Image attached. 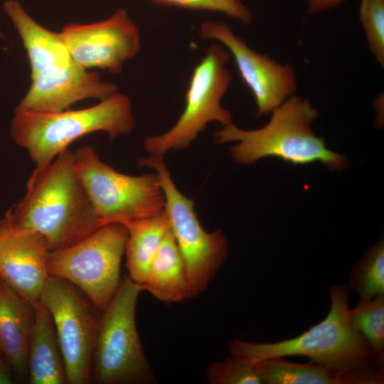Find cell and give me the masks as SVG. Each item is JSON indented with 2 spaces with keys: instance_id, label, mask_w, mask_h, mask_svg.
Returning <instances> with one entry per match:
<instances>
[{
  "instance_id": "cell-19",
  "label": "cell",
  "mask_w": 384,
  "mask_h": 384,
  "mask_svg": "<svg viewBox=\"0 0 384 384\" xmlns=\"http://www.w3.org/2000/svg\"><path fill=\"white\" fill-rule=\"evenodd\" d=\"M142 287L143 290L166 304L191 298L184 260L171 229L150 265Z\"/></svg>"
},
{
  "instance_id": "cell-4",
  "label": "cell",
  "mask_w": 384,
  "mask_h": 384,
  "mask_svg": "<svg viewBox=\"0 0 384 384\" xmlns=\"http://www.w3.org/2000/svg\"><path fill=\"white\" fill-rule=\"evenodd\" d=\"M134 125L129 98L117 92L94 106L81 110L14 112L10 134L14 142L27 151L35 164L28 180L31 181L78 139L103 132L113 140L121 134H129Z\"/></svg>"
},
{
  "instance_id": "cell-20",
  "label": "cell",
  "mask_w": 384,
  "mask_h": 384,
  "mask_svg": "<svg viewBox=\"0 0 384 384\" xmlns=\"http://www.w3.org/2000/svg\"><path fill=\"white\" fill-rule=\"evenodd\" d=\"M124 226L128 232L124 254L129 277L142 286L150 265L170 230L169 221L164 210Z\"/></svg>"
},
{
  "instance_id": "cell-9",
  "label": "cell",
  "mask_w": 384,
  "mask_h": 384,
  "mask_svg": "<svg viewBox=\"0 0 384 384\" xmlns=\"http://www.w3.org/2000/svg\"><path fill=\"white\" fill-rule=\"evenodd\" d=\"M138 164L154 170L165 197L170 229L184 260L190 297L203 292L228 257V241L220 230L208 233L201 226L193 201L174 183L164 156L139 158Z\"/></svg>"
},
{
  "instance_id": "cell-28",
  "label": "cell",
  "mask_w": 384,
  "mask_h": 384,
  "mask_svg": "<svg viewBox=\"0 0 384 384\" xmlns=\"http://www.w3.org/2000/svg\"><path fill=\"white\" fill-rule=\"evenodd\" d=\"M4 38V36L2 33V32L0 31V38Z\"/></svg>"
},
{
  "instance_id": "cell-12",
  "label": "cell",
  "mask_w": 384,
  "mask_h": 384,
  "mask_svg": "<svg viewBox=\"0 0 384 384\" xmlns=\"http://www.w3.org/2000/svg\"><path fill=\"white\" fill-rule=\"evenodd\" d=\"M61 34L71 58L86 68L119 73L141 50V36L124 8L97 22L65 25Z\"/></svg>"
},
{
  "instance_id": "cell-11",
  "label": "cell",
  "mask_w": 384,
  "mask_h": 384,
  "mask_svg": "<svg viewBox=\"0 0 384 384\" xmlns=\"http://www.w3.org/2000/svg\"><path fill=\"white\" fill-rule=\"evenodd\" d=\"M205 40L220 43L234 58L240 78L251 91L257 106V117L272 112L294 95L297 87L294 69L251 49L224 22L208 20L198 31Z\"/></svg>"
},
{
  "instance_id": "cell-14",
  "label": "cell",
  "mask_w": 384,
  "mask_h": 384,
  "mask_svg": "<svg viewBox=\"0 0 384 384\" xmlns=\"http://www.w3.org/2000/svg\"><path fill=\"white\" fill-rule=\"evenodd\" d=\"M118 92L117 86L102 80L74 60L48 69L31 78V86L14 112H57L87 99L105 100Z\"/></svg>"
},
{
  "instance_id": "cell-15",
  "label": "cell",
  "mask_w": 384,
  "mask_h": 384,
  "mask_svg": "<svg viewBox=\"0 0 384 384\" xmlns=\"http://www.w3.org/2000/svg\"><path fill=\"white\" fill-rule=\"evenodd\" d=\"M34 324L32 304L0 279V351L13 371L28 378V351Z\"/></svg>"
},
{
  "instance_id": "cell-21",
  "label": "cell",
  "mask_w": 384,
  "mask_h": 384,
  "mask_svg": "<svg viewBox=\"0 0 384 384\" xmlns=\"http://www.w3.org/2000/svg\"><path fill=\"white\" fill-rule=\"evenodd\" d=\"M350 287L359 296L358 302L384 294V243L378 240L359 260L350 274Z\"/></svg>"
},
{
  "instance_id": "cell-10",
  "label": "cell",
  "mask_w": 384,
  "mask_h": 384,
  "mask_svg": "<svg viewBox=\"0 0 384 384\" xmlns=\"http://www.w3.org/2000/svg\"><path fill=\"white\" fill-rule=\"evenodd\" d=\"M38 301L51 316L66 383H89L101 311L73 284L53 276L48 277Z\"/></svg>"
},
{
  "instance_id": "cell-7",
  "label": "cell",
  "mask_w": 384,
  "mask_h": 384,
  "mask_svg": "<svg viewBox=\"0 0 384 384\" xmlns=\"http://www.w3.org/2000/svg\"><path fill=\"white\" fill-rule=\"evenodd\" d=\"M127 236L124 225H102L74 245L50 251L48 274L73 284L102 311L120 286Z\"/></svg>"
},
{
  "instance_id": "cell-24",
  "label": "cell",
  "mask_w": 384,
  "mask_h": 384,
  "mask_svg": "<svg viewBox=\"0 0 384 384\" xmlns=\"http://www.w3.org/2000/svg\"><path fill=\"white\" fill-rule=\"evenodd\" d=\"M359 18L369 49L384 67V0H361Z\"/></svg>"
},
{
  "instance_id": "cell-8",
  "label": "cell",
  "mask_w": 384,
  "mask_h": 384,
  "mask_svg": "<svg viewBox=\"0 0 384 384\" xmlns=\"http://www.w3.org/2000/svg\"><path fill=\"white\" fill-rule=\"evenodd\" d=\"M229 59L230 53L217 43L206 49L192 72L185 107L176 122L164 133L146 138L144 148L150 154L164 156L169 151L188 147L209 122L232 123L230 112L221 103L232 80L225 67Z\"/></svg>"
},
{
  "instance_id": "cell-6",
  "label": "cell",
  "mask_w": 384,
  "mask_h": 384,
  "mask_svg": "<svg viewBox=\"0 0 384 384\" xmlns=\"http://www.w3.org/2000/svg\"><path fill=\"white\" fill-rule=\"evenodd\" d=\"M74 163L101 226L124 225L165 210L164 193L156 174L119 173L89 146L74 152Z\"/></svg>"
},
{
  "instance_id": "cell-27",
  "label": "cell",
  "mask_w": 384,
  "mask_h": 384,
  "mask_svg": "<svg viewBox=\"0 0 384 384\" xmlns=\"http://www.w3.org/2000/svg\"><path fill=\"white\" fill-rule=\"evenodd\" d=\"M13 373L10 363L0 351V384L13 383Z\"/></svg>"
},
{
  "instance_id": "cell-13",
  "label": "cell",
  "mask_w": 384,
  "mask_h": 384,
  "mask_svg": "<svg viewBox=\"0 0 384 384\" xmlns=\"http://www.w3.org/2000/svg\"><path fill=\"white\" fill-rule=\"evenodd\" d=\"M45 238L16 224L5 213L0 220V277L24 299L39 300L49 277Z\"/></svg>"
},
{
  "instance_id": "cell-16",
  "label": "cell",
  "mask_w": 384,
  "mask_h": 384,
  "mask_svg": "<svg viewBox=\"0 0 384 384\" xmlns=\"http://www.w3.org/2000/svg\"><path fill=\"white\" fill-rule=\"evenodd\" d=\"M262 384H380L383 368L346 371L309 362L292 363L282 358L255 363Z\"/></svg>"
},
{
  "instance_id": "cell-25",
  "label": "cell",
  "mask_w": 384,
  "mask_h": 384,
  "mask_svg": "<svg viewBox=\"0 0 384 384\" xmlns=\"http://www.w3.org/2000/svg\"><path fill=\"white\" fill-rule=\"evenodd\" d=\"M151 3L195 11L218 12L247 26L252 19L249 9L242 0H148Z\"/></svg>"
},
{
  "instance_id": "cell-29",
  "label": "cell",
  "mask_w": 384,
  "mask_h": 384,
  "mask_svg": "<svg viewBox=\"0 0 384 384\" xmlns=\"http://www.w3.org/2000/svg\"><path fill=\"white\" fill-rule=\"evenodd\" d=\"M0 279H1V277H0Z\"/></svg>"
},
{
  "instance_id": "cell-22",
  "label": "cell",
  "mask_w": 384,
  "mask_h": 384,
  "mask_svg": "<svg viewBox=\"0 0 384 384\" xmlns=\"http://www.w3.org/2000/svg\"><path fill=\"white\" fill-rule=\"evenodd\" d=\"M350 319L353 326L372 346L378 360L383 363L384 355V294L358 302L350 309Z\"/></svg>"
},
{
  "instance_id": "cell-1",
  "label": "cell",
  "mask_w": 384,
  "mask_h": 384,
  "mask_svg": "<svg viewBox=\"0 0 384 384\" xmlns=\"http://www.w3.org/2000/svg\"><path fill=\"white\" fill-rule=\"evenodd\" d=\"M6 213L18 225L41 234L50 251L74 245L101 227L68 149L27 181L23 198Z\"/></svg>"
},
{
  "instance_id": "cell-5",
  "label": "cell",
  "mask_w": 384,
  "mask_h": 384,
  "mask_svg": "<svg viewBox=\"0 0 384 384\" xmlns=\"http://www.w3.org/2000/svg\"><path fill=\"white\" fill-rule=\"evenodd\" d=\"M142 286L122 280L109 305L101 311L92 358L91 381L98 384H152L156 377L144 355L135 312Z\"/></svg>"
},
{
  "instance_id": "cell-18",
  "label": "cell",
  "mask_w": 384,
  "mask_h": 384,
  "mask_svg": "<svg viewBox=\"0 0 384 384\" xmlns=\"http://www.w3.org/2000/svg\"><path fill=\"white\" fill-rule=\"evenodd\" d=\"M33 306L34 324L28 351L29 383H66L64 362L51 316L39 301Z\"/></svg>"
},
{
  "instance_id": "cell-26",
  "label": "cell",
  "mask_w": 384,
  "mask_h": 384,
  "mask_svg": "<svg viewBox=\"0 0 384 384\" xmlns=\"http://www.w3.org/2000/svg\"><path fill=\"white\" fill-rule=\"evenodd\" d=\"M344 0H306L309 14H316L340 5Z\"/></svg>"
},
{
  "instance_id": "cell-23",
  "label": "cell",
  "mask_w": 384,
  "mask_h": 384,
  "mask_svg": "<svg viewBox=\"0 0 384 384\" xmlns=\"http://www.w3.org/2000/svg\"><path fill=\"white\" fill-rule=\"evenodd\" d=\"M207 378L210 384H262L256 363L235 354L210 365Z\"/></svg>"
},
{
  "instance_id": "cell-3",
  "label": "cell",
  "mask_w": 384,
  "mask_h": 384,
  "mask_svg": "<svg viewBox=\"0 0 384 384\" xmlns=\"http://www.w3.org/2000/svg\"><path fill=\"white\" fill-rule=\"evenodd\" d=\"M331 307L326 317L297 337L277 343H256L235 339L230 344L231 354L252 363L301 356L310 362L346 371L383 368L366 338L353 326L348 307L349 288L332 285L329 289Z\"/></svg>"
},
{
  "instance_id": "cell-17",
  "label": "cell",
  "mask_w": 384,
  "mask_h": 384,
  "mask_svg": "<svg viewBox=\"0 0 384 384\" xmlns=\"http://www.w3.org/2000/svg\"><path fill=\"white\" fill-rule=\"evenodd\" d=\"M4 11L16 29L31 67V78L71 58L60 32H53L38 23L16 0L4 3Z\"/></svg>"
},
{
  "instance_id": "cell-2",
  "label": "cell",
  "mask_w": 384,
  "mask_h": 384,
  "mask_svg": "<svg viewBox=\"0 0 384 384\" xmlns=\"http://www.w3.org/2000/svg\"><path fill=\"white\" fill-rule=\"evenodd\" d=\"M271 113L268 123L257 129H242L233 123L223 126L214 133L215 142H237L230 152L242 164L273 156L295 165L318 161L331 170L348 166L345 156L329 150L314 133L311 125L319 112L309 100L293 95Z\"/></svg>"
}]
</instances>
